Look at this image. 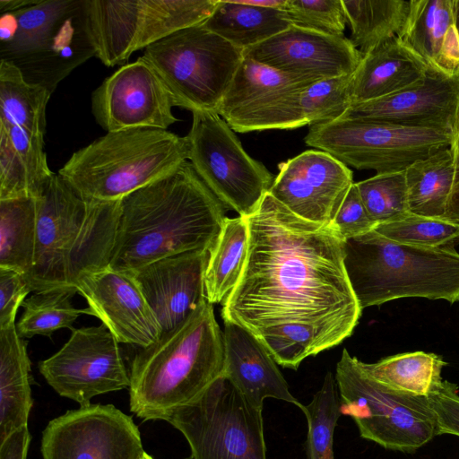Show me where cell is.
I'll use <instances>...</instances> for the list:
<instances>
[{"label": "cell", "mask_w": 459, "mask_h": 459, "mask_svg": "<svg viewBox=\"0 0 459 459\" xmlns=\"http://www.w3.org/2000/svg\"><path fill=\"white\" fill-rule=\"evenodd\" d=\"M247 219V258L221 316L250 332L278 365L296 370L306 358L351 336L361 316L342 239L270 193Z\"/></svg>", "instance_id": "cell-1"}, {"label": "cell", "mask_w": 459, "mask_h": 459, "mask_svg": "<svg viewBox=\"0 0 459 459\" xmlns=\"http://www.w3.org/2000/svg\"><path fill=\"white\" fill-rule=\"evenodd\" d=\"M225 209L186 160L120 200L108 267L131 272L173 255L209 252L227 219Z\"/></svg>", "instance_id": "cell-2"}, {"label": "cell", "mask_w": 459, "mask_h": 459, "mask_svg": "<svg viewBox=\"0 0 459 459\" xmlns=\"http://www.w3.org/2000/svg\"><path fill=\"white\" fill-rule=\"evenodd\" d=\"M223 331L207 299L180 325L139 348L130 369V411L143 420L168 413L198 397L223 376Z\"/></svg>", "instance_id": "cell-3"}, {"label": "cell", "mask_w": 459, "mask_h": 459, "mask_svg": "<svg viewBox=\"0 0 459 459\" xmlns=\"http://www.w3.org/2000/svg\"><path fill=\"white\" fill-rule=\"evenodd\" d=\"M37 200L34 264L25 276L32 291L74 288L84 273L108 267L120 200H86L58 173Z\"/></svg>", "instance_id": "cell-4"}, {"label": "cell", "mask_w": 459, "mask_h": 459, "mask_svg": "<svg viewBox=\"0 0 459 459\" xmlns=\"http://www.w3.org/2000/svg\"><path fill=\"white\" fill-rule=\"evenodd\" d=\"M343 264L361 309L401 298L459 301V253L393 241L375 230L342 240Z\"/></svg>", "instance_id": "cell-5"}, {"label": "cell", "mask_w": 459, "mask_h": 459, "mask_svg": "<svg viewBox=\"0 0 459 459\" xmlns=\"http://www.w3.org/2000/svg\"><path fill=\"white\" fill-rule=\"evenodd\" d=\"M186 136L161 129L107 133L76 151L58 174L82 198L118 201L188 160Z\"/></svg>", "instance_id": "cell-6"}, {"label": "cell", "mask_w": 459, "mask_h": 459, "mask_svg": "<svg viewBox=\"0 0 459 459\" xmlns=\"http://www.w3.org/2000/svg\"><path fill=\"white\" fill-rule=\"evenodd\" d=\"M1 60L51 93L76 66L95 56L84 0H41L1 13Z\"/></svg>", "instance_id": "cell-7"}, {"label": "cell", "mask_w": 459, "mask_h": 459, "mask_svg": "<svg viewBox=\"0 0 459 459\" xmlns=\"http://www.w3.org/2000/svg\"><path fill=\"white\" fill-rule=\"evenodd\" d=\"M334 377L342 414L354 420L362 438L385 449L411 453L440 435L427 397L401 393L376 382L346 349Z\"/></svg>", "instance_id": "cell-8"}, {"label": "cell", "mask_w": 459, "mask_h": 459, "mask_svg": "<svg viewBox=\"0 0 459 459\" xmlns=\"http://www.w3.org/2000/svg\"><path fill=\"white\" fill-rule=\"evenodd\" d=\"M176 106L218 113L243 59L242 50L202 24L181 30L144 48Z\"/></svg>", "instance_id": "cell-9"}, {"label": "cell", "mask_w": 459, "mask_h": 459, "mask_svg": "<svg viewBox=\"0 0 459 459\" xmlns=\"http://www.w3.org/2000/svg\"><path fill=\"white\" fill-rule=\"evenodd\" d=\"M164 420L183 434L192 459H266L262 410L224 376Z\"/></svg>", "instance_id": "cell-10"}, {"label": "cell", "mask_w": 459, "mask_h": 459, "mask_svg": "<svg viewBox=\"0 0 459 459\" xmlns=\"http://www.w3.org/2000/svg\"><path fill=\"white\" fill-rule=\"evenodd\" d=\"M446 131L401 125L337 119L309 126L307 145L328 152L348 167L377 174L405 171L416 161L452 147Z\"/></svg>", "instance_id": "cell-11"}, {"label": "cell", "mask_w": 459, "mask_h": 459, "mask_svg": "<svg viewBox=\"0 0 459 459\" xmlns=\"http://www.w3.org/2000/svg\"><path fill=\"white\" fill-rule=\"evenodd\" d=\"M192 114L186 135L189 162L225 208L248 217L269 193L273 175L246 152L235 131L218 113Z\"/></svg>", "instance_id": "cell-12"}, {"label": "cell", "mask_w": 459, "mask_h": 459, "mask_svg": "<svg viewBox=\"0 0 459 459\" xmlns=\"http://www.w3.org/2000/svg\"><path fill=\"white\" fill-rule=\"evenodd\" d=\"M118 343L103 324L74 329L57 352L39 361V370L60 396L90 405L97 395L130 385Z\"/></svg>", "instance_id": "cell-13"}, {"label": "cell", "mask_w": 459, "mask_h": 459, "mask_svg": "<svg viewBox=\"0 0 459 459\" xmlns=\"http://www.w3.org/2000/svg\"><path fill=\"white\" fill-rule=\"evenodd\" d=\"M42 459H139L144 452L132 418L112 404H90L48 422Z\"/></svg>", "instance_id": "cell-14"}, {"label": "cell", "mask_w": 459, "mask_h": 459, "mask_svg": "<svg viewBox=\"0 0 459 459\" xmlns=\"http://www.w3.org/2000/svg\"><path fill=\"white\" fill-rule=\"evenodd\" d=\"M175 100L142 56L122 65L92 92L91 111L108 133L137 128L166 130L178 121Z\"/></svg>", "instance_id": "cell-15"}, {"label": "cell", "mask_w": 459, "mask_h": 459, "mask_svg": "<svg viewBox=\"0 0 459 459\" xmlns=\"http://www.w3.org/2000/svg\"><path fill=\"white\" fill-rule=\"evenodd\" d=\"M353 183L344 163L324 151L308 150L279 164L269 193L295 215L330 227Z\"/></svg>", "instance_id": "cell-16"}, {"label": "cell", "mask_w": 459, "mask_h": 459, "mask_svg": "<svg viewBox=\"0 0 459 459\" xmlns=\"http://www.w3.org/2000/svg\"><path fill=\"white\" fill-rule=\"evenodd\" d=\"M342 119L382 122L450 132L459 126V68L429 66L418 82L392 95L353 103Z\"/></svg>", "instance_id": "cell-17"}, {"label": "cell", "mask_w": 459, "mask_h": 459, "mask_svg": "<svg viewBox=\"0 0 459 459\" xmlns=\"http://www.w3.org/2000/svg\"><path fill=\"white\" fill-rule=\"evenodd\" d=\"M242 54L281 73L315 82L352 74L363 56L350 39L294 25Z\"/></svg>", "instance_id": "cell-18"}, {"label": "cell", "mask_w": 459, "mask_h": 459, "mask_svg": "<svg viewBox=\"0 0 459 459\" xmlns=\"http://www.w3.org/2000/svg\"><path fill=\"white\" fill-rule=\"evenodd\" d=\"M74 288L86 299L91 316L100 318L119 343L144 348L162 334L155 315L128 272L106 267L86 273Z\"/></svg>", "instance_id": "cell-19"}, {"label": "cell", "mask_w": 459, "mask_h": 459, "mask_svg": "<svg viewBox=\"0 0 459 459\" xmlns=\"http://www.w3.org/2000/svg\"><path fill=\"white\" fill-rule=\"evenodd\" d=\"M209 252L180 253L128 272L155 315L162 333L184 322L205 299Z\"/></svg>", "instance_id": "cell-20"}, {"label": "cell", "mask_w": 459, "mask_h": 459, "mask_svg": "<svg viewBox=\"0 0 459 459\" xmlns=\"http://www.w3.org/2000/svg\"><path fill=\"white\" fill-rule=\"evenodd\" d=\"M315 81L290 75L243 56L218 114L238 133Z\"/></svg>", "instance_id": "cell-21"}, {"label": "cell", "mask_w": 459, "mask_h": 459, "mask_svg": "<svg viewBox=\"0 0 459 459\" xmlns=\"http://www.w3.org/2000/svg\"><path fill=\"white\" fill-rule=\"evenodd\" d=\"M223 323V376L259 410L267 398L299 407L300 403L291 394L278 364L263 343L242 326L226 320Z\"/></svg>", "instance_id": "cell-22"}, {"label": "cell", "mask_w": 459, "mask_h": 459, "mask_svg": "<svg viewBox=\"0 0 459 459\" xmlns=\"http://www.w3.org/2000/svg\"><path fill=\"white\" fill-rule=\"evenodd\" d=\"M427 63L398 37L363 55L352 76L353 103L369 101L401 91L420 82Z\"/></svg>", "instance_id": "cell-23"}, {"label": "cell", "mask_w": 459, "mask_h": 459, "mask_svg": "<svg viewBox=\"0 0 459 459\" xmlns=\"http://www.w3.org/2000/svg\"><path fill=\"white\" fill-rule=\"evenodd\" d=\"M429 66L459 68V35L454 0H411L405 26L398 36Z\"/></svg>", "instance_id": "cell-24"}, {"label": "cell", "mask_w": 459, "mask_h": 459, "mask_svg": "<svg viewBox=\"0 0 459 459\" xmlns=\"http://www.w3.org/2000/svg\"><path fill=\"white\" fill-rule=\"evenodd\" d=\"M95 56L107 66L123 65L139 50L143 0H84Z\"/></svg>", "instance_id": "cell-25"}, {"label": "cell", "mask_w": 459, "mask_h": 459, "mask_svg": "<svg viewBox=\"0 0 459 459\" xmlns=\"http://www.w3.org/2000/svg\"><path fill=\"white\" fill-rule=\"evenodd\" d=\"M32 404L27 344L13 324L0 329V442L28 425Z\"/></svg>", "instance_id": "cell-26"}, {"label": "cell", "mask_w": 459, "mask_h": 459, "mask_svg": "<svg viewBox=\"0 0 459 459\" xmlns=\"http://www.w3.org/2000/svg\"><path fill=\"white\" fill-rule=\"evenodd\" d=\"M202 25L243 51L292 24L281 9L218 0L213 13Z\"/></svg>", "instance_id": "cell-27"}, {"label": "cell", "mask_w": 459, "mask_h": 459, "mask_svg": "<svg viewBox=\"0 0 459 459\" xmlns=\"http://www.w3.org/2000/svg\"><path fill=\"white\" fill-rule=\"evenodd\" d=\"M456 169L452 147L410 166L405 170L410 213L443 219L454 188Z\"/></svg>", "instance_id": "cell-28"}, {"label": "cell", "mask_w": 459, "mask_h": 459, "mask_svg": "<svg viewBox=\"0 0 459 459\" xmlns=\"http://www.w3.org/2000/svg\"><path fill=\"white\" fill-rule=\"evenodd\" d=\"M249 230L247 217L227 218L209 251L204 273L207 300L223 303L238 283L247 258Z\"/></svg>", "instance_id": "cell-29"}, {"label": "cell", "mask_w": 459, "mask_h": 459, "mask_svg": "<svg viewBox=\"0 0 459 459\" xmlns=\"http://www.w3.org/2000/svg\"><path fill=\"white\" fill-rule=\"evenodd\" d=\"M37 198L0 200V268L26 276L34 264Z\"/></svg>", "instance_id": "cell-30"}, {"label": "cell", "mask_w": 459, "mask_h": 459, "mask_svg": "<svg viewBox=\"0 0 459 459\" xmlns=\"http://www.w3.org/2000/svg\"><path fill=\"white\" fill-rule=\"evenodd\" d=\"M51 94L45 87L27 82L16 65L0 60V124L44 137Z\"/></svg>", "instance_id": "cell-31"}, {"label": "cell", "mask_w": 459, "mask_h": 459, "mask_svg": "<svg viewBox=\"0 0 459 459\" xmlns=\"http://www.w3.org/2000/svg\"><path fill=\"white\" fill-rule=\"evenodd\" d=\"M350 40L363 55L403 31L411 1L342 0Z\"/></svg>", "instance_id": "cell-32"}, {"label": "cell", "mask_w": 459, "mask_h": 459, "mask_svg": "<svg viewBox=\"0 0 459 459\" xmlns=\"http://www.w3.org/2000/svg\"><path fill=\"white\" fill-rule=\"evenodd\" d=\"M361 369L376 382L398 392L425 396L439 383L443 359L424 351L396 354L375 363L359 360Z\"/></svg>", "instance_id": "cell-33"}, {"label": "cell", "mask_w": 459, "mask_h": 459, "mask_svg": "<svg viewBox=\"0 0 459 459\" xmlns=\"http://www.w3.org/2000/svg\"><path fill=\"white\" fill-rule=\"evenodd\" d=\"M77 293L75 288H57L35 292L22 303L23 313L16 324L22 338L35 335L50 337L61 328L74 330L73 324L82 314L91 315V309L75 308L71 300Z\"/></svg>", "instance_id": "cell-34"}, {"label": "cell", "mask_w": 459, "mask_h": 459, "mask_svg": "<svg viewBox=\"0 0 459 459\" xmlns=\"http://www.w3.org/2000/svg\"><path fill=\"white\" fill-rule=\"evenodd\" d=\"M218 0H143L139 50L181 30L203 24Z\"/></svg>", "instance_id": "cell-35"}, {"label": "cell", "mask_w": 459, "mask_h": 459, "mask_svg": "<svg viewBox=\"0 0 459 459\" xmlns=\"http://www.w3.org/2000/svg\"><path fill=\"white\" fill-rule=\"evenodd\" d=\"M342 401L334 375L327 372L311 402L298 407L307 421V459H334L333 434L341 417Z\"/></svg>", "instance_id": "cell-36"}, {"label": "cell", "mask_w": 459, "mask_h": 459, "mask_svg": "<svg viewBox=\"0 0 459 459\" xmlns=\"http://www.w3.org/2000/svg\"><path fill=\"white\" fill-rule=\"evenodd\" d=\"M353 74L315 82L300 92L299 111L304 126L334 121L346 113L352 104Z\"/></svg>", "instance_id": "cell-37"}, {"label": "cell", "mask_w": 459, "mask_h": 459, "mask_svg": "<svg viewBox=\"0 0 459 459\" xmlns=\"http://www.w3.org/2000/svg\"><path fill=\"white\" fill-rule=\"evenodd\" d=\"M370 217L378 225L410 214L405 171L376 174L356 183Z\"/></svg>", "instance_id": "cell-38"}, {"label": "cell", "mask_w": 459, "mask_h": 459, "mask_svg": "<svg viewBox=\"0 0 459 459\" xmlns=\"http://www.w3.org/2000/svg\"><path fill=\"white\" fill-rule=\"evenodd\" d=\"M374 230L393 241L426 247H454L459 241V223L411 213Z\"/></svg>", "instance_id": "cell-39"}, {"label": "cell", "mask_w": 459, "mask_h": 459, "mask_svg": "<svg viewBox=\"0 0 459 459\" xmlns=\"http://www.w3.org/2000/svg\"><path fill=\"white\" fill-rule=\"evenodd\" d=\"M283 11L294 26L344 37L347 18L342 0H286Z\"/></svg>", "instance_id": "cell-40"}, {"label": "cell", "mask_w": 459, "mask_h": 459, "mask_svg": "<svg viewBox=\"0 0 459 459\" xmlns=\"http://www.w3.org/2000/svg\"><path fill=\"white\" fill-rule=\"evenodd\" d=\"M0 126L5 129L16 153L27 170L33 197L39 198L55 174L48 165L44 151V137L35 135L17 126L0 124Z\"/></svg>", "instance_id": "cell-41"}, {"label": "cell", "mask_w": 459, "mask_h": 459, "mask_svg": "<svg viewBox=\"0 0 459 459\" xmlns=\"http://www.w3.org/2000/svg\"><path fill=\"white\" fill-rule=\"evenodd\" d=\"M34 198L27 170L0 126V200Z\"/></svg>", "instance_id": "cell-42"}, {"label": "cell", "mask_w": 459, "mask_h": 459, "mask_svg": "<svg viewBox=\"0 0 459 459\" xmlns=\"http://www.w3.org/2000/svg\"><path fill=\"white\" fill-rule=\"evenodd\" d=\"M377 226L366 209L356 183H353L330 227L344 240L367 234Z\"/></svg>", "instance_id": "cell-43"}, {"label": "cell", "mask_w": 459, "mask_h": 459, "mask_svg": "<svg viewBox=\"0 0 459 459\" xmlns=\"http://www.w3.org/2000/svg\"><path fill=\"white\" fill-rule=\"evenodd\" d=\"M434 411L439 434L459 437V394L457 386L446 380L437 383L427 395Z\"/></svg>", "instance_id": "cell-44"}, {"label": "cell", "mask_w": 459, "mask_h": 459, "mask_svg": "<svg viewBox=\"0 0 459 459\" xmlns=\"http://www.w3.org/2000/svg\"><path fill=\"white\" fill-rule=\"evenodd\" d=\"M30 291L23 274L0 268V329L15 324L18 308Z\"/></svg>", "instance_id": "cell-45"}, {"label": "cell", "mask_w": 459, "mask_h": 459, "mask_svg": "<svg viewBox=\"0 0 459 459\" xmlns=\"http://www.w3.org/2000/svg\"><path fill=\"white\" fill-rule=\"evenodd\" d=\"M31 436L23 426L0 442V459H27Z\"/></svg>", "instance_id": "cell-46"}, {"label": "cell", "mask_w": 459, "mask_h": 459, "mask_svg": "<svg viewBox=\"0 0 459 459\" xmlns=\"http://www.w3.org/2000/svg\"><path fill=\"white\" fill-rule=\"evenodd\" d=\"M445 220L459 223V159L457 160V169L454 188L448 202Z\"/></svg>", "instance_id": "cell-47"}, {"label": "cell", "mask_w": 459, "mask_h": 459, "mask_svg": "<svg viewBox=\"0 0 459 459\" xmlns=\"http://www.w3.org/2000/svg\"><path fill=\"white\" fill-rule=\"evenodd\" d=\"M41 0H0L1 13L14 12L30 7L40 3Z\"/></svg>", "instance_id": "cell-48"}, {"label": "cell", "mask_w": 459, "mask_h": 459, "mask_svg": "<svg viewBox=\"0 0 459 459\" xmlns=\"http://www.w3.org/2000/svg\"><path fill=\"white\" fill-rule=\"evenodd\" d=\"M240 3L264 8L281 9L285 5L286 0H239Z\"/></svg>", "instance_id": "cell-49"}, {"label": "cell", "mask_w": 459, "mask_h": 459, "mask_svg": "<svg viewBox=\"0 0 459 459\" xmlns=\"http://www.w3.org/2000/svg\"><path fill=\"white\" fill-rule=\"evenodd\" d=\"M455 22L457 33L459 35V0H454Z\"/></svg>", "instance_id": "cell-50"}, {"label": "cell", "mask_w": 459, "mask_h": 459, "mask_svg": "<svg viewBox=\"0 0 459 459\" xmlns=\"http://www.w3.org/2000/svg\"><path fill=\"white\" fill-rule=\"evenodd\" d=\"M452 149L454 151V153H455V159L457 161V160L459 159V126L457 129V133H456L454 143L452 145Z\"/></svg>", "instance_id": "cell-51"}, {"label": "cell", "mask_w": 459, "mask_h": 459, "mask_svg": "<svg viewBox=\"0 0 459 459\" xmlns=\"http://www.w3.org/2000/svg\"><path fill=\"white\" fill-rule=\"evenodd\" d=\"M139 459H154V458L144 451Z\"/></svg>", "instance_id": "cell-52"}, {"label": "cell", "mask_w": 459, "mask_h": 459, "mask_svg": "<svg viewBox=\"0 0 459 459\" xmlns=\"http://www.w3.org/2000/svg\"><path fill=\"white\" fill-rule=\"evenodd\" d=\"M185 459H192L191 457H188V458H185Z\"/></svg>", "instance_id": "cell-53"}]
</instances>
